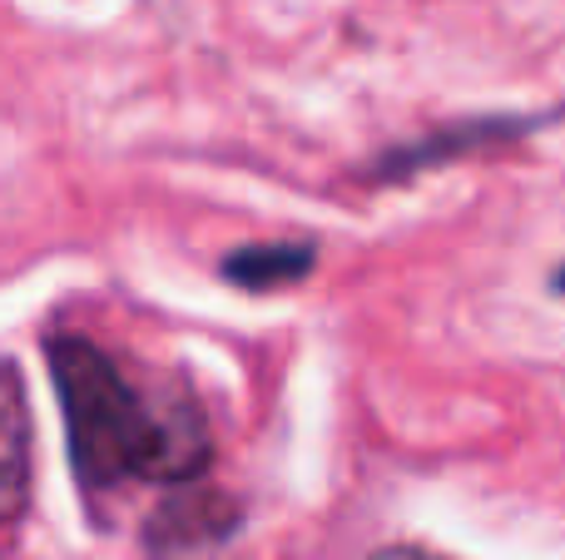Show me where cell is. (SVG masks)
I'll return each mask as SVG.
<instances>
[{
    "instance_id": "1",
    "label": "cell",
    "mask_w": 565,
    "mask_h": 560,
    "mask_svg": "<svg viewBox=\"0 0 565 560\" xmlns=\"http://www.w3.org/2000/svg\"><path fill=\"white\" fill-rule=\"evenodd\" d=\"M50 383L85 492L129 482L184 486L204 476L209 427L194 397L135 377L115 353L75 333L50 343Z\"/></svg>"
},
{
    "instance_id": "2",
    "label": "cell",
    "mask_w": 565,
    "mask_h": 560,
    "mask_svg": "<svg viewBox=\"0 0 565 560\" xmlns=\"http://www.w3.org/2000/svg\"><path fill=\"white\" fill-rule=\"evenodd\" d=\"M238 526H244V506L234 496L204 482H184L149 516L145 546L154 560H209L234 541Z\"/></svg>"
},
{
    "instance_id": "3",
    "label": "cell",
    "mask_w": 565,
    "mask_h": 560,
    "mask_svg": "<svg viewBox=\"0 0 565 560\" xmlns=\"http://www.w3.org/2000/svg\"><path fill=\"white\" fill-rule=\"evenodd\" d=\"M30 506V412L25 387L10 363H0V526Z\"/></svg>"
},
{
    "instance_id": "4",
    "label": "cell",
    "mask_w": 565,
    "mask_h": 560,
    "mask_svg": "<svg viewBox=\"0 0 565 560\" xmlns=\"http://www.w3.org/2000/svg\"><path fill=\"white\" fill-rule=\"evenodd\" d=\"M312 244H248L224 258V278L238 288H282L312 268Z\"/></svg>"
},
{
    "instance_id": "5",
    "label": "cell",
    "mask_w": 565,
    "mask_h": 560,
    "mask_svg": "<svg viewBox=\"0 0 565 560\" xmlns=\"http://www.w3.org/2000/svg\"><path fill=\"white\" fill-rule=\"evenodd\" d=\"M367 560H447V556L422 551V546H387V551H377V556H367Z\"/></svg>"
},
{
    "instance_id": "6",
    "label": "cell",
    "mask_w": 565,
    "mask_h": 560,
    "mask_svg": "<svg viewBox=\"0 0 565 560\" xmlns=\"http://www.w3.org/2000/svg\"><path fill=\"white\" fill-rule=\"evenodd\" d=\"M561 293H565V268H561Z\"/></svg>"
}]
</instances>
